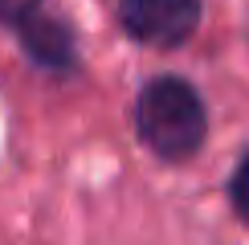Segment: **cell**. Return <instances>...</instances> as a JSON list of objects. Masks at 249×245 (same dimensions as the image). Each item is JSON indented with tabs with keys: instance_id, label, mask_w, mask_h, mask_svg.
Instances as JSON below:
<instances>
[{
	"instance_id": "cell-1",
	"label": "cell",
	"mask_w": 249,
	"mask_h": 245,
	"mask_svg": "<svg viewBox=\"0 0 249 245\" xmlns=\"http://www.w3.org/2000/svg\"><path fill=\"white\" fill-rule=\"evenodd\" d=\"M135 127L160 159H188L204 143V102L180 78H160L135 102Z\"/></svg>"
},
{
	"instance_id": "cell-2",
	"label": "cell",
	"mask_w": 249,
	"mask_h": 245,
	"mask_svg": "<svg viewBox=\"0 0 249 245\" xmlns=\"http://www.w3.org/2000/svg\"><path fill=\"white\" fill-rule=\"evenodd\" d=\"M119 17L127 33L147 45H180L200 20V0H123Z\"/></svg>"
},
{
	"instance_id": "cell-3",
	"label": "cell",
	"mask_w": 249,
	"mask_h": 245,
	"mask_svg": "<svg viewBox=\"0 0 249 245\" xmlns=\"http://www.w3.org/2000/svg\"><path fill=\"white\" fill-rule=\"evenodd\" d=\"M17 25H20L25 49L41 61V66H70V61H74V41H70V33L57 20H49L45 13L33 8V13H25Z\"/></svg>"
},
{
	"instance_id": "cell-4",
	"label": "cell",
	"mask_w": 249,
	"mask_h": 245,
	"mask_svg": "<svg viewBox=\"0 0 249 245\" xmlns=\"http://www.w3.org/2000/svg\"><path fill=\"white\" fill-rule=\"evenodd\" d=\"M233 209L249 221V156L241 159V168H237V176H233Z\"/></svg>"
},
{
	"instance_id": "cell-5",
	"label": "cell",
	"mask_w": 249,
	"mask_h": 245,
	"mask_svg": "<svg viewBox=\"0 0 249 245\" xmlns=\"http://www.w3.org/2000/svg\"><path fill=\"white\" fill-rule=\"evenodd\" d=\"M33 8H37V0H0V20H20Z\"/></svg>"
}]
</instances>
